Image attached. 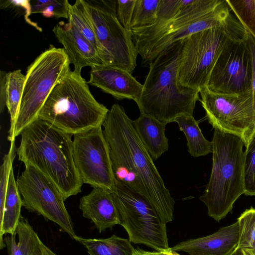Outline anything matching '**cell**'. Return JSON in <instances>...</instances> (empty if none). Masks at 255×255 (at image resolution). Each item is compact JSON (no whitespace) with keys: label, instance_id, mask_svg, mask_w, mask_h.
<instances>
[{"label":"cell","instance_id":"cell-1","mask_svg":"<svg viewBox=\"0 0 255 255\" xmlns=\"http://www.w3.org/2000/svg\"><path fill=\"white\" fill-rule=\"evenodd\" d=\"M16 149L19 161L48 177L65 200L81 192L83 182L75 165L71 134L37 119L20 133Z\"/></svg>","mask_w":255,"mask_h":255},{"label":"cell","instance_id":"cell-2","mask_svg":"<svg viewBox=\"0 0 255 255\" xmlns=\"http://www.w3.org/2000/svg\"><path fill=\"white\" fill-rule=\"evenodd\" d=\"M181 40L163 51L149 65L141 94L136 104L140 113L165 125L183 115L193 116L199 90L182 87L178 82Z\"/></svg>","mask_w":255,"mask_h":255},{"label":"cell","instance_id":"cell-3","mask_svg":"<svg viewBox=\"0 0 255 255\" xmlns=\"http://www.w3.org/2000/svg\"><path fill=\"white\" fill-rule=\"evenodd\" d=\"M109 111L94 97L81 74L70 70L52 91L38 119L74 135L103 126Z\"/></svg>","mask_w":255,"mask_h":255},{"label":"cell","instance_id":"cell-4","mask_svg":"<svg viewBox=\"0 0 255 255\" xmlns=\"http://www.w3.org/2000/svg\"><path fill=\"white\" fill-rule=\"evenodd\" d=\"M212 142V168L209 181L199 199L208 215L217 222L232 210L245 193L244 143L239 136L215 129Z\"/></svg>","mask_w":255,"mask_h":255},{"label":"cell","instance_id":"cell-5","mask_svg":"<svg viewBox=\"0 0 255 255\" xmlns=\"http://www.w3.org/2000/svg\"><path fill=\"white\" fill-rule=\"evenodd\" d=\"M249 34L236 16L225 25L204 30L182 40L178 74L180 85L198 90L206 87L224 50L233 42L244 40Z\"/></svg>","mask_w":255,"mask_h":255},{"label":"cell","instance_id":"cell-6","mask_svg":"<svg viewBox=\"0 0 255 255\" xmlns=\"http://www.w3.org/2000/svg\"><path fill=\"white\" fill-rule=\"evenodd\" d=\"M70 64L63 48L50 45L28 67L18 114L9 140L10 142L38 119V114L52 91L70 70Z\"/></svg>","mask_w":255,"mask_h":255},{"label":"cell","instance_id":"cell-7","mask_svg":"<svg viewBox=\"0 0 255 255\" xmlns=\"http://www.w3.org/2000/svg\"><path fill=\"white\" fill-rule=\"evenodd\" d=\"M112 193L119 212L122 225L129 240L143 244L156 251L168 250L166 226L142 195L115 181Z\"/></svg>","mask_w":255,"mask_h":255},{"label":"cell","instance_id":"cell-8","mask_svg":"<svg viewBox=\"0 0 255 255\" xmlns=\"http://www.w3.org/2000/svg\"><path fill=\"white\" fill-rule=\"evenodd\" d=\"M135 168L146 191V199L165 224L173 220L175 201L141 142L123 106L113 105Z\"/></svg>","mask_w":255,"mask_h":255},{"label":"cell","instance_id":"cell-9","mask_svg":"<svg viewBox=\"0 0 255 255\" xmlns=\"http://www.w3.org/2000/svg\"><path fill=\"white\" fill-rule=\"evenodd\" d=\"M206 117L213 128L240 136L245 146L255 131L253 92L221 94L206 87L199 89Z\"/></svg>","mask_w":255,"mask_h":255},{"label":"cell","instance_id":"cell-10","mask_svg":"<svg viewBox=\"0 0 255 255\" xmlns=\"http://www.w3.org/2000/svg\"><path fill=\"white\" fill-rule=\"evenodd\" d=\"M23 206L57 224L72 238L77 236L64 197L48 177L30 164L16 180Z\"/></svg>","mask_w":255,"mask_h":255},{"label":"cell","instance_id":"cell-11","mask_svg":"<svg viewBox=\"0 0 255 255\" xmlns=\"http://www.w3.org/2000/svg\"><path fill=\"white\" fill-rule=\"evenodd\" d=\"M84 1L101 46L100 57L103 64L132 74L138 54L131 33L121 24L117 12L105 8L92 0Z\"/></svg>","mask_w":255,"mask_h":255},{"label":"cell","instance_id":"cell-12","mask_svg":"<svg viewBox=\"0 0 255 255\" xmlns=\"http://www.w3.org/2000/svg\"><path fill=\"white\" fill-rule=\"evenodd\" d=\"M73 154L83 183L112 190L115 180L102 127L74 135Z\"/></svg>","mask_w":255,"mask_h":255},{"label":"cell","instance_id":"cell-13","mask_svg":"<svg viewBox=\"0 0 255 255\" xmlns=\"http://www.w3.org/2000/svg\"><path fill=\"white\" fill-rule=\"evenodd\" d=\"M206 87L221 94L253 92L252 58L244 40L233 42L224 50L212 70Z\"/></svg>","mask_w":255,"mask_h":255},{"label":"cell","instance_id":"cell-14","mask_svg":"<svg viewBox=\"0 0 255 255\" xmlns=\"http://www.w3.org/2000/svg\"><path fill=\"white\" fill-rule=\"evenodd\" d=\"M236 17L226 0L213 10L162 35L134 44L142 66L150 63L171 45L196 32L226 25Z\"/></svg>","mask_w":255,"mask_h":255},{"label":"cell","instance_id":"cell-15","mask_svg":"<svg viewBox=\"0 0 255 255\" xmlns=\"http://www.w3.org/2000/svg\"><path fill=\"white\" fill-rule=\"evenodd\" d=\"M103 126L115 181L126 185L146 198L145 189L135 168L113 106Z\"/></svg>","mask_w":255,"mask_h":255},{"label":"cell","instance_id":"cell-16","mask_svg":"<svg viewBox=\"0 0 255 255\" xmlns=\"http://www.w3.org/2000/svg\"><path fill=\"white\" fill-rule=\"evenodd\" d=\"M87 83L119 100H132L136 104L143 88V85L131 74L121 68L106 64L91 68Z\"/></svg>","mask_w":255,"mask_h":255},{"label":"cell","instance_id":"cell-17","mask_svg":"<svg viewBox=\"0 0 255 255\" xmlns=\"http://www.w3.org/2000/svg\"><path fill=\"white\" fill-rule=\"evenodd\" d=\"M53 32L63 45L70 64L73 65L74 72L81 74L84 67L92 68L104 64L95 47L71 22H58L53 27Z\"/></svg>","mask_w":255,"mask_h":255},{"label":"cell","instance_id":"cell-18","mask_svg":"<svg viewBox=\"0 0 255 255\" xmlns=\"http://www.w3.org/2000/svg\"><path fill=\"white\" fill-rule=\"evenodd\" d=\"M238 222L220 228L214 234L202 238L189 239L172 248V252L182 251L190 255H229L238 246Z\"/></svg>","mask_w":255,"mask_h":255},{"label":"cell","instance_id":"cell-19","mask_svg":"<svg viewBox=\"0 0 255 255\" xmlns=\"http://www.w3.org/2000/svg\"><path fill=\"white\" fill-rule=\"evenodd\" d=\"M222 0H193L172 18L131 30L134 44L165 34L213 10Z\"/></svg>","mask_w":255,"mask_h":255},{"label":"cell","instance_id":"cell-20","mask_svg":"<svg viewBox=\"0 0 255 255\" xmlns=\"http://www.w3.org/2000/svg\"><path fill=\"white\" fill-rule=\"evenodd\" d=\"M79 208L83 217L90 219L100 233L117 224L121 220L111 190L94 187L80 200Z\"/></svg>","mask_w":255,"mask_h":255},{"label":"cell","instance_id":"cell-21","mask_svg":"<svg viewBox=\"0 0 255 255\" xmlns=\"http://www.w3.org/2000/svg\"><path fill=\"white\" fill-rule=\"evenodd\" d=\"M132 125L139 139L153 160H156L169 148L165 134L166 125L155 118L140 113L132 121Z\"/></svg>","mask_w":255,"mask_h":255},{"label":"cell","instance_id":"cell-22","mask_svg":"<svg viewBox=\"0 0 255 255\" xmlns=\"http://www.w3.org/2000/svg\"><path fill=\"white\" fill-rule=\"evenodd\" d=\"M22 200L14 178L13 169H11L6 195L4 205L2 218L0 220V249L6 246L3 235H12L18 224L21 215Z\"/></svg>","mask_w":255,"mask_h":255},{"label":"cell","instance_id":"cell-23","mask_svg":"<svg viewBox=\"0 0 255 255\" xmlns=\"http://www.w3.org/2000/svg\"><path fill=\"white\" fill-rule=\"evenodd\" d=\"M3 239L8 255H33L40 241L28 221L21 216L15 233Z\"/></svg>","mask_w":255,"mask_h":255},{"label":"cell","instance_id":"cell-24","mask_svg":"<svg viewBox=\"0 0 255 255\" xmlns=\"http://www.w3.org/2000/svg\"><path fill=\"white\" fill-rule=\"evenodd\" d=\"M179 130L187 139L188 151L194 157H198L212 153V142L206 139L199 127V122L191 115H183L175 121Z\"/></svg>","mask_w":255,"mask_h":255},{"label":"cell","instance_id":"cell-25","mask_svg":"<svg viewBox=\"0 0 255 255\" xmlns=\"http://www.w3.org/2000/svg\"><path fill=\"white\" fill-rule=\"evenodd\" d=\"M73 239L84 246L90 255H133L135 251L129 240L115 235L107 239H86L76 236Z\"/></svg>","mask_w":255,"mask_h":255},{"label":"cell","instance_id":"cell-26","mask_svg":"<svg viewBox=\"0 0 255 255\" xmlns=\"http://www.w3.org/2000/svg\"><path fill=\"white\" fill-rule=\"evenodd\" d=\"M25 75L21 70L7 73L5 80L6 106L10 115V128L7 139L12 134L21 99Z\"/></svg>","mask_w":255,"mask_h":255},{"label":"cell","instance_id":"cell-27","mask_svg":"<svg viewBox=\"0 0 255 255\" xmlns=\"http://www.w3.org/2000/svg\"><path fill=\"white\" fill-rule=\"evenodd\" d=\"M68 20L95 47L100 56L101 46L84 0H77L71 4Z\"/></svg>","mask_w":255,"mask_h":255},{"label":"cell","instance_id":"cell-28","mask_svg":"<svg viewBox=\"0 0 255 255\" xmlns=\"http://www.w3.org/2000/svg\"><path fill=\"white\" fill-rule=\"evenodd\" d=\"M160 0H136L131 21V30L148 26L156 21Z\"/></svg>","mask_w":255,"mask_h":255},{"label":"cell","instance_id":"cell-29","mask_svg":"<svg viewBox=\"0 0 255 255\" xmlns=\"http://www.w3.org/2000/svg\"><path fill=\"white\" fill-rule=\"evenodd\" d=\"M239 239L237 247L255 250V208L246 210L237 219Z\"/></svg>","mask_w":255,"mask_h":255},{"label":"cell","instance_id":"cell-30","mask_svg":"<svg viewBox=\"0 0 255 255\" xmlns=\"http://www.w3.org/2000/svg\"><path fill=\"white\" fill-rule=\"evenodd\" d=\"M226 0L238 19L255 38V0Z\"/></svg>","mask_w":255,"mask_h":255},{"label":"cell","instance_id":"cell-31","mask_svg":"<svg viewBox=\"0 0 255 255\" xmlns=\"http://www.w3.org/2000/svg\"><path fill=\"white\" fill-rule=\"evenodd\" d=\"M246 147L244 162V194L255 196V131Z\"/></svg>","mask_w":255,"mask_h":255},{"label":"cell","instance_id":"cell-32","mask_svg":"<svg viewBox=\"0 0 255 255\" xmlns=\"http://www.w3.org/2000/svg\"><path fill=\"white\" fill-rule=\"evenodd\" d=\"M15 140L10 142L9 151L3 158L2 163L0 166V220L3 216L4 205L6 195L7 189L12 163L16 154Z\"/></svg>","mask_w":255,"mask_h":255},{"label":"cell","instance_id":"cell-33","mask_svg":"<svg viewBox=\"0 0 255 255\" xmlns=\"http://www.w3.org/2000/svg\"><path fill=\"white\" fill-rule=\"evenodd\" d=\"M192 1L193 0H160L155 23L165 21L172 18L181 9Z\"/></svg>","mask_w":255,"mask_h":255},{"label":"cell","instance_id":"cell-34","mask_svg":"<svg viewBox=\"0 0 255 255\" xmlns=\"http://www.w3.org/2000/svg\"><path fill=\"white\" fill-rule=\"evenodd\" d=\"M136 0H118L117 16L123 27L131 32V21Z\"/></svg>","mask_w":255,"mask_h":255},{"label":"cell","instance_id":"cell-35","mask_svg":"<svg viewBox=\"0 0 255 255\" xmlns=\"http://www.w3.org/2000/svg\"><path fill=\"white\" fill-rule=\"evenodd\" d=\"M71 4L67 0H52L41 12L46 17L68 19Z\"/></svg>","mask_w":255,"mask_h":255},{"label":"cell","instance_id":"cell-36","mask_svg":"<svg viewBox=\"0 0 255 255\" xmlns=\"http://www.w3.org/2000/svg\"><path fill=\"white\" fill-rule=\"evenodd\" d=\"M244 42L250 52L252 62V91L255 131V38L249 33L248 36L245 39Z\"/></svg>","mask_w":255,"mask_h":255},{"label":"cell","instance_id":"cell-37","mask_svg":"<svg viewBox=\"0 0 255 255\" xmlns=\"http://www.w3.org/2000/svg\"><path fill=\"white\" fill-rule=\"evenodd\" d=\"M7 73L0 71V111L2 113L6 106L5 80Z\"/></svg>","mask_w":255,"mask_h":255},{"label":"cell","instance_id":"cell-38","mask_svg":"<svg viewBox=\"0 0 255 255\" xmlns=\"http://www.w3.org/2000/svg\"><path fill=\"white\" fill-rule=\"evenodd\" d=\"M52 0H30L31 13H41L42 11L51 2Z\"/></svg>","mask_w":255,"mask_h":255},{"label":"cell","instance_id":"cell-39","mask_svg":"<svg viewBox=\"0 0 255 255\" xmlns=\"http://www.w3.org/2000/svg\"><path fill=\"white\" fill-rule=\"evenodd\" d=\"M33 255H56L41 241H40Z\"/></svg>","mask_w":255,"mask_h":255},{"label":"cell","instance_id":"cell-40","mask_svg":"<svg viewBox=\"0 0 255 255\" xmlns=\"http://www.w3.org/2000/svg\"><path fill=\"white\" fill-rule=\"evenodd\" d=\"M144 252L147 255H179L176 252H172L170 248L167 250L160 252H150L145 251H144Z\"/></svg>","mask_w":255,"mask_h":255},{"label":"cell","instance_id":"cell-41","mask_svg":"<svg viewBox=\"0 0 255 255\" xmlns=\"http://www.w3.org/2000/svg\"><path fill=\"white\" fill-rule=\"evenodd\" d=\"M242 252L244 255H255V250L251 249H243Z\"/></svg>","mask_w":255,"mask_h":255},{"label":"cell","instance_id":"cell-42","mask_svg":"<svg viewBox=\"0 0 255 255\" xmlns=\"http://www.w3.org/2000/svg\"><path fill=\"white\" fill-rule=\"evenodd\" d=\"M229 255H244L242 249L236 247Z\"/></svg>","mask_w":255,"mask_h":255},{"label":"cell","instance_id":"cell-43","mask_svg":"<svg viewBox=\"0 0 255 255\" xmlns=\"http://www.w3.org/2000/svg\"></svg>","mask_w":255,"mask_h":255}]
</instances>
